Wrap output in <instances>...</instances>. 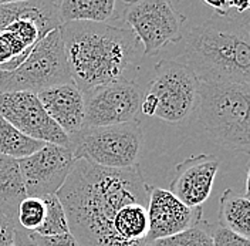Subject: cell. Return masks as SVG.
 Instances as JSON below:
<instances>
[{
	"mask_svg": "<svg viewBox=\"0 0 250 246\" xmlns=\"http://www.w3.org/2000/svg\"><path fill=\"white\" fill-rule=\"evenodd\" d=\"M71 81L81 92L125 78L132 68L138 40L129 29L108 23H65L60 26Z\"/></svg>",
	"mask_w": 250,
	"mask_h": 246,
	"instance_id": "cell-2",
	"label": "cell"
},
{
	"mask_svg": "<svg viewBox=\"0 0 250 246\" xmlns=\"http://www.w3.org/2000/svg\"><path fill=\"white\" fill-rule=\"evenodd\" d=\"M212 242H213V246H250L249 239L228 229H223L220 226L218 228L213 226Z\"/></svg>",
	"mask_w": 250,
	"mask_h": 246,
	"instance_id": "cell-24",
	"label": "cell"
},
{
	"mask_svg": "<svg viewBox=\"0 0 250 246\" xmlns=\"http://www.w3.org/2000/svg\"><path fill=\"white\" fill-rule=\"evenodd\" d=\"M178 62L202 83L250 84L248 19L215 15L192 27Z\"/></svg>",
	"mask_w": 250,
	"mask_h": 246,
	"instance_id": "cell-3",
	"label": "cell"
},
{
	"mask_svg": "<svg viewBox=\"0 0 250 246\" xmlns=\"http://www.w3.org/2000/svg\"><path fill=\"white\" fill-rule=\"evenodd\" d=\"M212 229L213 226L202 219L196 226L173 236L154 241L149 246H213Z\"/></svg>",
	"mask_w": 250,
	"mask_h": 246,
	"instance_id": "cell-20",
	"label": "cell"
},
{
	"mask_svg": "<svg viewBox=\"0 0 250 246\" xmlns=\"http://www.w3.org/2000/svg\"><path fill=\"white\" fill-rule=\"evenodd\" d=\"M46 203L43 198L26 197L17 208V225L29 232H36L44 222Z\"/></svg>",
	"mask_w": 250,
	"mask_h": 246,
	"instance_id": "cell-22",
	"label": "cell"
},
{
	"mask_svg": "<svg viewBox=\"0 0 250 246\" xmlns=\"http://www.w3.org/2000/svg\"><path fill=\"white\" fill-rule=\"evenodd\" d=\"M198 78L185 64L162 59L155 64L149 94L155 101L154 117L167 123H182L198 103Z\"/></svg>",
	"mask_w": 250,
	"mask_h": 246,
	"instance_id": "cell-8",
	"label": "cell"
},
{
	"mask_svg": "<svg viewBox=\"0 0 250 246\" xmlns=\"http://www.w3.org/2000/svg\"><path fill=\"white\" fill-rule=\"evenodd\" d=\"M43 201L46 203V218L43 225L36 231V233L43 236H59L70 233L67 216L57 195L43 197Z\"/></svg>",
	"mask_w": 250,
	"mask_h": 246,
	"instance_id": "cell-21",
	"label": "cell"
},
{
	"mask_svg": "<svg viewBox=\"0 0 250 246\" xmlns=\"http://www.w3.org/2000/svg\"><path fill=\"white\" fill-rule=\"evenodd\" d=\"M26 197L19 161L0 155V214L17 222V208Z\"/></svg>",
	"mask_w": 250,
	"mask_h": 246,
	"instance_id": "cell-16",
	"label": "cell"
},
{
	"mask_svg": "<svg viewBox=\"0 0 250 246\" xmlns=\"http://www.w3.org/2000/svg\"><path fill=\"white\" fill-rule=\"evenodd\" d=\"M46 144L33 139L20 133L12 124L0 117V155L10 157L13 159H23L37 153Z\"/></svg>",
	"mask_w": 250,
	"mask_h": 246,
	"instance_id": "cell-19",
	"label": "cell"
},
{
	"mask_svg": "<svg viewBox=\"0 0 250 246\" xmlns=\"http://www.w3.org/2000/svg\"><path fill=\"white\" fill-rule=\"evenodd\" d=\"M37 98L47 115L62 128L68 138L83 128L84 98L73 81L43 90L37 94Z\"/></svg>",
	"mask_w": 250,
	"mask_h": 246,
	"instance_id": "cell-15",
	"label": "cell"
},
{
	"mask_svg": "<svg viewBox=\"0 0 250 246\" xmlns=\"http://www.w3.org/2000/svg\"><path fill=\"white\" fill-rule=\"evenodd\" d=\"M148 242L173 236L196 226L202 221V206L192 208L178 200L169 189L148 188Z\"/></svg>",
	"mask_w": 250,
	"mask_h": 246,
	"instance_id": "cell-13",
	"label": "cell"
},
{
	"mask_svg": "<svg viewBox=\"0 0 250 246\" xmlns=\"http://www.w3.org/2000/svg\"><path fill=\"white\" fill-rule=\"evenodd\" d=\"M117 3L112 0H62L59 1V16L65 23H105L115 15Z\"/></svg>",
	"mask_w": 250,
	"mask_h": 246,
	"instance_id": "cell-17",
	"label": "cell"
},
{
	"mask_svg": "<svg viewBox=\"0 0 250 246\" xmlns=\"http://www.w3.org/2000/svg\"><path fill=\"white\" fill-rule=\"evenodd\" d=\"M142 90L134 80H120L83 92V128L140 121Z\"/></svg>",
	"mask_w": 250,
	"mask_h": 246,
	"instance_id": "cell-9",
	"label": "cell"
},
{
	"mask_svg": "<svg viewBox=\"0 0 250 246\" xmlns=\"http://www.w3.org/2000/svg\"><path fill=\"white\" fill-rule=\"evenodd\" d=\"M71 83L60 29L50 31L12 71H0V92L43 90Z\"/></svg>",
	"mask_w": 250,
	"mask_h": 246,
	"instance_id": "cell-6",
	"label": "cell"
},
{
	"mask_svg": "<svg viewBox=\"0 0 250 246\" xmlns=\"http://www.w3.org/2000/svg\"><path fill=\"white\" fill-rule=\"evenodd\" d=\"M15 242H16V244H19L20 246H33V245H27V244H23V242H17L16 239H15Z\"/></svg>",
	"mask_w": 250,
	"mask_h": 246,
	"instance_id": "cell-26",
	"label": "cell"
},
{
	"mask_svg": "<svg viewBox=\"0 0 250 246\" xmlns=\"http://www.w3.org/2000/svg\"><path fill=\"white\" fill-rule=\"evenodd\" d=\"M219 165L220 159L213 154L188 157L175 167L169 191L188 206H202L212 194Z\"/></svg>",
	"mask_w": 250,
	"mask_h": 246,
	"instance_id": "cell-14",
	"label": "cell"
},
{
	"mask_svg": "<svg viewBox=\"0 0 250 246\" xmlns=\"http://www.w3.org/2000/svg\"><path fill=\"white\" fill-rule=\"evenodd\" d=\"M76 159L70 148L46 144L42 150L19 161L27 197L43 198L56 195Z\"/></svg>",
	"mask_w": 250,
	"mask_h": 246,
	"instance_id": "cell-11",
	"label": "cell"
},
{
	"mask_svg": "<svg viewBox=\"0 0 250 246\" xmlns=\"http://www.w3.org/2000/svg\"><path fill=\"white\" fill-rule=\"evenodd\" d=\"M148 188L140 164L108 169L76 159L56 195L80 246H149Z\"/></svg>",
	"mask_w": 250,
	"mask_h": 246,
	"instance_id": "cell-1",
	"label": "cell"
},
{
	"mask_svg": "<svg viewBox=\"0 0 250 246\" xmlns=\"http://www.w3.org/2000/svg\"><path fill=\"white\" fill-rule=\"evenodd\" d=\"M141 148V121L81 128L70 137L74 159H84L101 168L125 169L137 165Z\"/></svg>",
	"mask_w": 250,
	"mask_h": 246,
	"instance_id": "cell-5",
	"label": "cell"
},
{
	"mask_svg": "<svg viewBox=\"0 0 250 246\" xmlns=\"http://www.w3.org/2000/svg\"><path fill=\"white\" fill-rule=\"evenodd\" d=\"M199 118L220 147L248 154L250 150V84H198Z\"/></svg>",
	"mask_w": 250,
	"mask_h": 246,
	"instance_id": "cell-4",
	"label": "cell"
},
{
	"mask_svg": "<svg viewBox=\"0 0 250 246\" xmlns=\"http://www.w3.org/2000/svg\"><path fill=\"white\" fill-rule=\"evenodd\" d=\"M0 117L30 138L70 148V138L47 115L37 94L0 92Z\"/></svg>",
	"mask_w": 250,
	"mask_h": 246,
	"instance_id": "cell-10",
	"label": "cell"
},
{
	"mask_svg": "<svg viewBox=\"0 0 250 246\" xmlns=\"http://www.w3.org/2000/svg\"><path fill=\"white\" fill-rule=\"evenodd\" d=\"M250 201L245 195L234 194L233 189H226L220 198L219 206V226L249 239Z\"/></svg>",
	"mask_w": 250,
	"mask_h": 246,
	"instance_id": "cell-18",
	"label": "cell"
},
{
	"mask_svg": "<svg viewBox=\"0 0 250 246\" xmlns=\"http://www.w3.org/2000/svg\"><path fill=\"white\" fill-rule=\"evenodd\" d=\"M15 239L17 242H23L33 246H80L71 233L59 235V236H43L36 232H29L17 226Z\"/></svg>",
	"mask_w": 250,
	"mask_h": 246,
	"instance_id": "cell-23",
	"label": "cell"
},
{
	"mask_svg": "<svg viewBox=\"0 0 250 246\" xmlns=\"http://www.w3.org/2000/svg\"><path fill=\"white\" fill-rule=\"evenodd\" d=\"M121 17L129 26L145 56H154L161 48L182 40L187 17L167 0L125 1Z\"/></svg>",
	"mask_w": 250,
	"mask_h": 246,
	"instance_id": "cell-7",
	"label": "cell"
},
{
	"mask_svg": "<svg viewBox=\"0 0 250 246\" xmlns=\"http://www.w3.org/2000/svg\"><path fill=\"white\" fill-rule=\"evenodd\" d=\"M17 222L0 214V246H10L15 242Z\"/></svg>",
	"mask_w": 250,
	"mask_h": 246,
	"instance_id": "cell-25",
	"label": "cell"
},
{
	"mask_svg": "<svg viewBox=\"0 0 250 246\" xmlns=\"http://www.w3.org/2000/svg\"><path fill=\"white\" fill-rule=\"evenodd\" d=\"M60 26L59 1H0V29L13 31L30 50Z\"/></svg>",
	"mask_w": 250,
	"mask_h": 246,
	"instance_id": "cell-12",
	"label": "cell"
}]
</instances>
